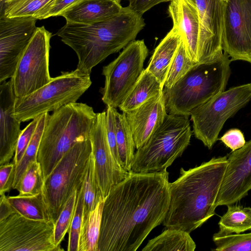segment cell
<instances>
[{"mask_svg":"<svg viewBox=\"0 0 251 251\" xmlns=\"http://www.w3.org/2000/svg\"><path fill=\"white\" fill-rule=\"evenodd\" d=\"M6 0H0V9L4 5Z\"/></svg>","mask_w":251,"mask_h":251,"instance_id":"cell-43","label":"cell"},{"mask_svg":"<svg viewBox=\"0 0 251 251\" xmlns=\"http://www.w3.org/2000/svg\"><path fill=\"white\" fill-rule=\"evenodd\" d=\"M49 115L47 112L39 117L37 125L31 139L19 164L16 166L13 189H16L22 176L28 167L37 160V152L42 134Z\"/></svg>","mask_w":251,"mask_h":251,"instance_id":"cell-29","label":"cell"},{"mask_svg":"<svg viewBox=\"0 0 251 251\" xmlns=\"http://www.w3.org/2000/svg\"><path fill=\"white\" fill-rule=\"evenodd\" d=\"M223 51L232 61L251 64V0H225Z\"/></svg>","mask_w":251,"mask_h":251,"instance_id":"cell-13","label":"cell"},{"mask_svg":"<svg viewBox=\"0 0 251 251\" xmlns=\"http://www.w3.org/2000/svg\"><path fill=\"white\" fill-rule=\"evenodd\" d=\"M145 26L142 15L127 6L115 16L94 24L66 22L56 34L76 53V69L90 75L95 66L134 41Z\"/></svg>","mask_w":251,"mask_h":251,"instance_id":"cell-3","label":"cell"},{"mask_svg":"<svg viewBox=\"0 0 251 251\" xmlns=\"http://www.w3.org/2000/svg\"><path fill=\"white\" fill-rule=\"evenodd\" d=\"M251 100V83L217 95L191 113L195 136L211 149L225 123Z\"/></svg>","mask_w":251,"mask_h":251,"instance_id":"cell-9","label":"cell"},{"mask_svg":"<svg viewBox=\"0 0 251 251\" xmlns=\"http://www.w3.org/2000/svg\"><path fill=\"white\" fill-rule=\"evenodd\" d=\"M106 111L97 113L90 135L96 179L105 199L111 189L129 174L117 162L109 148L106 136Z\"/></svg>","mask_w":251,"mask_h":251,"instance_id":"cell-15","label":"cell"},{"mask_svg":"<svg viewBox=\"0 0 251 251\" xmlns=\"http://www.w3.org/2000/svg\"><path fill=\"white\" fill-rule=\"evenodd\" d=\"M232 61L224 51L212 60L196 64L173 87L163 88L167 113L189 117L195 109L225 91Z\"/></svg>","mask_w":251,"mask_h":251,"instance_id":"cell-5","label":"cell"},{"mask_svg":"<svg viewBox=\"0 0 251 251\" xmlns=\"http://www.w3.org/2000/svg\"><path fill=\"white\" fill-rule=\"evenodd\" d=\"M37 19L0 17V83L11 78L34 35Z\"/></svg>","mask_w":251,"mask_h":251,"instance_id":"cell-14","label":"cell"},{"mask_svg":"<svg viewBox=\"0 0 251 251\" xmlns=\"http://www.w3.org/2000/svg\"><path fill=\"white\" fill-rule=\"evenodd\" d=\"M125 113L137 149L163 123L168 114L163 93Z\"/></svg>","mask_w":251,"mask_h":251,"instance_id":"cell-19","label":"cell"},{"mask_svg":"<svg viewBox=\"0 0 251 251\" xmlns=\"http://www.w3.org/2000/svg\"><path fill=\"white\" fill-rule=\"evenodd\" d=\"M173 0H128V6L135 12L143 15L154 6Z\"/></svg>","mask_w":251,"mask_h":251,"instance_id":"cell-41","label":"cell"},{"mask_svg":"<svg viewBox=\"0 0 251 251\" xmlns=\"http://www.w3.org/2000/svg\"><path fill=\"white\" fill-rule=\"evenodd\" d=\"M227 165V156L214 157L169 183L170 204L163 222L167 228L190 233L215 214V202Z\"/></svg>","mask_w":251,"mask_h":251,"instance_id":"cell-2","label":"cell"},{"mask_svg":"<svg viewBox=\"0 0 251 251\" xmlns=\"http://www.w3.org/2000/svg\"><path fill=\"white\" fill-rule=\"evenodd\" d=\"M92 84L90 75L76 69L61 74L33 93L16 100L15 115L21 122L33 120L75 102Z\"/></svg>","mask_w":251,"mask_h":251,"instance_id":"cell-8","label":"cell"},{"mask_svg":"<svg viewBox=\"0 0 251 251\" xmlns=\"http://www.w3.org/2000/svg\"><path fill=\"white\" fill-rule=\"evenodd\" d=\"M163 88L160 81L146 68L119 108L123 112H128L163 92Z\"/></svg>","mask_w":251,"mask_h":251,"instance_id":"cell-23","label":"cell"},{"mask_svg":"<svg viewBox=\"0 0 251 251\" xmlns=\"http://www.w3.org/2000/svg\"><path fill=\"white\" fill-rule=\"evenodd\" d=\"M173 27L181 36L191 60L198 63L200 22L198 10L194 0H173L168 8Z\"/></svg>","mask_w":251,"mask_h":251,"instance_id":"cell-20","label":"cell"},{"mask_svg":"<svg viewBox=\"0 0 251 251\" xmlns=\"http://www.w3.org/2000/svg\"><path fill=\"white\" fill-rule=\"evenodd\" d=\"M181 42L180 34L173 27L155 49L146 68L163 86L170 65Z\"/></svg>","mask_w":251,"mask_h":251,"instance_id":"cell-22","label":"cell"},{"mask_svg":"<svg viewBox=\"0 0 251 251\" xmlns=\"http://www.w3.org/2000/svg\"><path fill=\"white\" fill-rule=\"evenodd\" d=\"M44 179L40 164L35 161L28 167L16 189L20 196L38 195L42 192Z\"/></svg>","mask_w":251,"mask_h":251,"instance_id":"cell-33","label":"cell"},{"mask_svg":"<svg viewBox=\"0 0 251 251\" xmlns=\"http://www.w3.org/2000/svg\"><path fill=\"white\" fill-rule=\"evenodd\" d=\"M196 247L190 233L183 230L167 228L150 240L142 251H194Z\"/></svg>","mask_w":251,"mask_h":251,"instance_id":"cell-24","label":"cell"},{"mask_svg":"<svg viewBox=\"0 0 251 251\" xmlns=\"http://www.w3.org/2000/svg\"><path fill=\"white\" fill-rule=\"evenodd\" d=\"M227 165L215 207L235 204L251 190V140L227 156Z\"/></svg>","mask_w":251,"mask_h":251,"instance_id":"cell-16","label":"cell"},{"mask_svg":"<svg viewBox=\"0 0 251 251\" xmlns=\"http://www.w3.org/2000/svg\"><path fill=\"white\" fill-rule=\"evenodd\" d=\"M51 36L44 26L37 27L10 78L17 99L33 93L51 80L49 54Z\"/></svg>","mask_w":251,"mask_h":251,"instance_id":"cell-12","label":"cell"},{"mask_svg":"<svg viewBox=\"0 0 251 251\" xmlns=\"http://www.w3.org/2000/svg\"><path fill=\"white\" fill-rule=\"evenodd\" d=\"M194 0L199 16L197 63H201L212 60L224 52V2L223 0Z\"/></svg>","mask_w":251,"mask_h":251,"instance_id":"cell-17","label":"cell"},{"mask_svg":"<svg viewBox=\"0 0 251 251\" xmlns=\"http://www.w3.org/2000/svg\"><path fill=\"white\" fill-rule=\"evenodd\" d=\"M16 97L11 79L0 85V165L14 157L21 133V122L15 115Z\"/></svg>","mask_w":251,"mask_h":251,"instance_id":"cell-18","label":"cell"},{"mask_svg":"<svg viewBox=\"0 0 251 251\" xmlns=\"http://www.w3.org/2000/svg\"><path fill=\"white\" fill-rule=\"evenodd\" d=\"M16 165L9 162L0 166V195L13 189Z\"/></svg>","mask_w":251,"mask_h":251,"instance_id":"cell-39","label":"cell"},{"mask_svg":"<svg viewBox=\"0 0 251 251\" xmlns=\"http://www.w3.org/2000/svg\"><path fill=\"white\" fill-rule=\"evenodd\" d=\"M79 0H57L48 13L46 19L59 16L66 9Z\"/></svg>","mask_w":251,"mask_h":251,"instance_id":"cell-42","label":"cell"},{"mask_svg":"<svg viewBox=\"0 0 251 251\" xmlns=\"http://www.w3.org/2000/svg\"><path fill=\"white\" fill-rule=\"evenodd\" d=\"M57 0H6L0 9V17H32L45 19Z\"/></svg>","mask_w":251,"mask_h":251,"instance_id":"cell-25","label":"cell"},{"mask_svg":"<svg viewBox=\"0 0 251 251\" xmlns=\"http://www.w3.org/2000/svg\"><path fill=\"white\" fill-rule=\"evenodd\" d=\"M39 117L35 118L22 130L19 137L13 162L16 166L19 164L31 139L36 128Z\"/></svg>","mask_w":251,"mask_h":251,"instance_id":"cell-37","label":"cell"},{"mask_svg":"<svg viewBox=\"0 0 251 251\" xmlns=\"http://www.w3.org/2000/svg\"><path fill=\"white\" fill-rule=\"evenodd\" d=\"M189 117L167 114L163 123L134 153L131 172L148 173L166 169L189 145Z\"/></svg>","mask_w":251,"mask_h":251,"instance_id":"cell-6","label":"cell"},{"mask_svg":"<svg viewBox=\"0 0 251 251\" xmlns=\"http://www.w3.org/2000/svg\"><path fill=\"white\" fill-rule=\"evenodd\" d=\"M197 64L190 58L185 45L181 42L172 61L164 88L170 89L184 75H185Z\"/></svg>","mask_w":251,"mask_h":251,"instance_id":"cell-32","label":"cell"},{"mask_svg":"<svg viewBox=\"0 0 251 251\" xmlns=\"http://www.w3.org/2000/svg\"><path fill=\"white\" fill-rule=\"evenodd\" d=\"M116 141L120 163L127 172H131V166L135 149L132 134L125 112H115Z\"/></svg>","mask_w":251,"mask_h":251,"instance_id":"cell-26","label":"cell"},{"mask_svg":"<svg viewBox=\"0 0 251 251\" xmlns=\"http://www.w3.org/2000/svg\"><path fill=\"white\" fill-rule=\"evenodd\" d=\"M83 184L78 188L74 215L69 232L67 250L78 251V243L83 220Z\"/></svg>","mask_w":251,"mask_h":251,"instance_id":"cell-36","label":"cell"},{"mask_svg":"<svg viewBox=\"0 0 251 251\" xmlns=\"http://www.w3.org/2000/svg\"><path fill=\"white\" fill-rule=\"evenodd\" d=\"M217 251H251V232L245 234L215 233L212 237Z\"/></svg>","mask_w":251,"mask_h":251,"instance_id":"cell-35","label":"cell"},{"mask_svg":"<svg viewBox=\"0 0 251 251\" xmlns=\"http://www.w3.org/2000/svg\"><path fill=\"white\" fill-rule=\"evenodd\" d=\"M123 7L119 0H80L63 11L66 22L92 25L118 14Z\"/></svg>","mask_w":251,"mask_h":251,"instance_id":"cell-21","label":"cell"},{"mask_svg":"<svg viewBox=\"0 0 251 251\" xmlns=\"http://www.w3.org/2000/svg\"><path fill=\"white\" fill-rule=\"evenodd\" d=\"M96 118L91 106L76 102L49 115L37 155L44 178L75 144L89 139Z\"/></svg>","mask_w":251,"mask_h":251,"instance_id":"cell-4","label":"cell"},{"mask_svg":"<svg viewBox=\"0 0 251 251\" xmlns=\"http://www.w3.org/2000/svg\"><path fill=\"white\" fill-rule=\"evenodd\" d=\"M79 188L75 189L68 199L54 223V242L56 246H60L70 228L75 213Z\"/></svg>","mask_w":251,"mask_h":251,"instance_id":"cell-34","label":"cell"},{"mask_svg":"<svg viewBox=\"0 0 251 251\" xmlns=\"http://www.w3.org/2000/svg\"><path fill=\"white\" fill-rule=\"evenodd\" d=\"M166 169L130 172L104 199L98 251H135L163 223L170 204Z\"/></svg>","mask_w":251,"mask_h":251,"instance_id":"cell-1","label":"cell"},{"mask_svg":"<svg viewBox=\"0 0 251 251\" xmlns=\"http://www.w3.org/2000/svg\"><path fill=\"white\" fill-rule=\"evenodd\" d=\"M220 140L232 151L240 149L246 143L243 132L237 128L227 130Z\"/></svg>","mask_w":251,"mask_h":251,"instance_id":"cell-40","label":"cell"},{"mask_svg":"<svg viewBox=\"0 0 251 251\" xmlns=\"http://www.w3.org/2000/svg\"><path fill=\"white\" fill-rule=\"evenodd\" d=\"M83 209L82 224L89 213L95 208L101 198L95 173L94 160L92 153L89 158L83 184Z\"/></svg>","mask_w":251,"mask_h":251,"instance_id":"cell-31","label":"cell"},{"mask_svg":"<svg viewBox=\"0 0 251 251\" xmlns=\"http://www.w3.org/2000/svg\"><path fill=\"white\" fill-rule=\"evenodd\" d=\"M91 153L90 139L77 142L45 178L41 194L50 220L55 222L68 199L82 185Z\"/></svg>","mask_w":251,"mask_h":251,"instance_id":"cell-7","label":"cell"},{"mask_svg":"<svg viewBox=\"0 0 251 251\" xmlns=\"http://www.w3.org/2000/svg\"><path fill=\"white\" fill-rule=\"evenodd\" d=\"M116 108L107 107L106 113V129L107 142L113 155L120 165L116 141L115 112Z\"/></svg>","mask_w":251,"mask_h":251,"instance_id":"cell-38","label":"cell"},{"mask_svg":"<svg viewBox=\"0 0 251 251\" xmlns=\"http://www.w3.org/2000/svg\"><path fill=\"white\" fill-rule=\"evenodd\" d=\"M7 200L16 211L26 218L36 220H50L41 193L29 196L19 195L9 196Z\"/></svg>","mask_w":251,"mask_h":251,"instance_id":"cell-30","label":"cell"},{"mask_svg":"<svg viewBox=\"0 0 251 251\" xmlns=\"http://www.w3.org/2000/svg\"><path fill=\"white\" fill-rule=\"evenodd\" d=\"M104 198H101L82 224L78 251H98Z\"/></svg>","mask_w":251,"mask_h":251,"instance_id":"cell-27","label":"cell"},{"mask_svg":"<svg viewBox=\"0 0 251 251\" xmlns=\"http://www.w3.org/2000/svg\"><path fill=\"white\" fill-rule=\"evenodd\" d=\"M54 222L24 217L12 207L0 215V251H59L54 242Z\"/></svg>","mask_w":251,"mask_h":251,"instance_id":"cell-10","label":"cell"},{"mask_svg":"<svg viewBox=\"0 0 251 251\" xmlns=\"http://www.w3.org/2000/svg\"><path fill=\"white\" fill-rule=\"evenodd\" d=\"M149 50L144 40H134L118 56L103 67L102 100L107 107H119L144 71Z\"/></svg>","mask_w":251,"mask_h":251,"instance_id":"cell-11","label":"cell"},{"mask_svg":"<svg viewBox=\"0 0 251 251\" xmlns=\"http://www.w3.org/2000/svg\"><path fill=\"white\" fill-rule=\"evenodd\" d=\"M223 0L225 1V0Z\"/></svg>","mask_w":251,"mask_h":251,"instance_id":"cell-44","label":"cell"},{"mask_svg":"<svg viewBox=\"0 0 251 251\" xmlns=\"http://www.w3.org/2000/svg\"><path fill=\"white\" fill-rule=\"evenodd\" d=\"M226 212L221 217L218 233L240 234L251 230V207L239 205H227Z\"/></svg>","mask_w":251,"mask_h":251,"instance_id":"cell-28","label":"cell"}]
</instances>
